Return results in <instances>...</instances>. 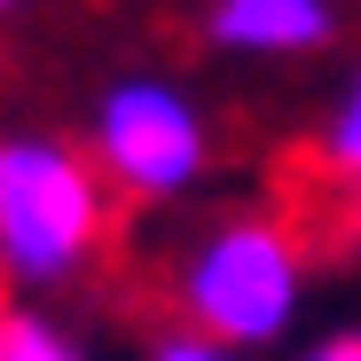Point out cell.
Returning a JSON list of instances; mask_svg holds the SVG:
<instances>
[{
    "label": "cell",
    "instance_id": "cell-7",
    "mask_svg": "<svg viewBox=\"0 0 361 361\" xmlns=\"http://www.w3.org/2000/svg\"><path fill=\"white\" fill-rule=\"evenodd\" d=\"M149 361H252V353H235V345H220V338H197V330H165V338L149 345Z\"/></svg>",
    "mask_w": 361,
    "mask_h": 361
},
{
    "label": "cell",
    "instance_id": "cell-2",
    "mask_svg": "<svg viewBox=\"0 0 361 361\" xmlns=\"http://www.w3.org/2000/svg\"><path fill=\"white\" fill-rule=\"evenodd\" d=\"M173 298H180V330L220 338L235 353H267L307 314V252L283 220L228 212L180 252Z\"/></svg>",
    "mask_w": 361,
    "mask_h": 361
},
{
    "label": "cell",
    "instance_id": "cell-9",
    "mask_svg": "<svg viewBox=\"0 0 361 361\" xmlns=\"http://www.w3.org/2000/svg\"><path fill=\"white\" fill-rule=\"evenodd\" d=\"M8 8H24V0H0V16H8Z\"/></svg>",
    "mask_w": 361,
    "mask_h": 361
},
{
    "label": "cell",
    "instance_id": "cell-5",
    "mask_svg": "<svg viewBox=\"0 0 361 361\" xmlns=\"http://www.w3.org/2000/svg\"><path fill=\"white\" fill-rule=\"evenodd\" d=\"M0 361H94V345L39 298H0Z\"/></svg>",
    "mask_w": 361,
    "mask_h": 361
},
{
    "label": "cell",
    "instance_id": "cell-3",
    "mask_svg": "<svg viewBox=\"0 0 361 361\" xmlns=\"http://www.w3.org/2000/svg\"><path fill=\"white\" fill-rule=\"evenodd\" d=\"M87 157L102 165L110 197L134 204H173L212 173V126L197 94L165 71H126L110 79L87 110Z\"/></svg>",
    "mask_w": 361,
    "mask_h": 361
},
{
    "label": "cell",
    "instance_id": "cell-8",
    "mask_svg": "<svg viewBox=\"0 0 361 361\" xmlns=\"http://www.w3.org/2000/svg\"><path fill=\"white\" fill-rule=\"evenodd\" d=\"M307 361H361V330H345V338H322Z\"/></svg>",
    "mask_w": 361,
    "mask_h": 361
},
{
    "label": "cell",
    "instance_id": "cell-4",
    "mask_svg": "<svg viewBox=\"0 0 361 361\" xmlns=\"http://www.w3.org/2000/svg\"><path fill=\"white\" fill-rule=\"evenodd\" d=\"M204 39L244 63H298L338 39V0H204Z\"/></svg>",
    "mask_w": 361,
    "mask_h": 361
},
{
    "label": "cell",
    "instance_id": "cell-1",
    "mask_svg": "<svg viewBox=\"0 0 361 361\" xmlns=\"http://www.w3.org/2000/svg\"><path fill=\"white\" fill-rule=\"evenodd\" d=\"M110 235V180L102 165L47 134L0 126V283L16 298L71 290Z\"/></svg>",
    "mask_w": 361,
    "mask_h": 361
},
{
    "label": "cell",
    "instance_id": "cell-6",
    "mask_svg": "<svg viewBox=\"0 0 361 361\" xmlns=\"http://www.w3.org/2000/svg\"><path fill=\"white\" fill-rule=\"evenodd\" d=\"M314 149H322V165H330L338 180H361V63L345 71L338 102L322 110V134H314Z\"/></svg>",
    "mask_w": 361,
    "mask_h": 361
}]
</instances>
